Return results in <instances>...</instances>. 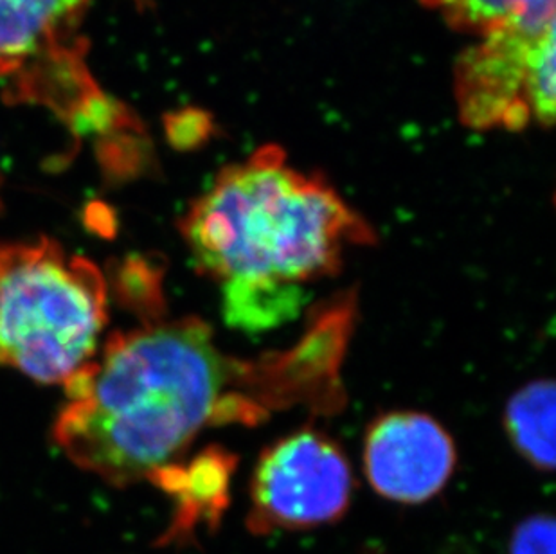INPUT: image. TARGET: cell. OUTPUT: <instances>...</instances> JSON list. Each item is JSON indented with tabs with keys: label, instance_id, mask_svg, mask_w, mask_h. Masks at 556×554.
Returning a JSON list of instances; mask_svg holds the SVG:
<instances>
[{
	"label": "cell",
	"instance_id": "obj_1",
	"mask_svg": "<svg viewBox=\"0 0 556 554\" xmlns=\"http://www.w3.org/2000/svg\"><path fill=\"white\" fill-rule=\"evenodd\" d=\"M262 366L224 355L199 317L114 333L63 386L67 405L54 419V443L111 487L148 481L180 461L207 427H254L270 416L248 388L285 386L287 378L276 367L254 380Z\"/></svg>",
	"mask_w": 556,
	"mask_h": 554
},
{
	"label": "cell",
	"instance_id": "obj_2",
	"mask_svg": "<svg viewBox=\"0 0 556 554\" xmlns=\"http://www.w3.org/2000/svg\"><path fill=\"white\" fill-rule=\"evenodd\" d=\"M202 276L224 285L301 287L341 270L350 247L377 240L371 225L326 182L263 147L216 175L180 221Z\"/></svg>",
	"mask_w": 556,
	"mask_h": 554
},
{
	"label": "cell",
	"instance_id": "obj_3",
	"mask_svg": "<svg viewBox=\"0 0 556 554\" xmlns=\"http://www.w3.org/2000/svg\"><path fill=\"white\" fill-rule=\"evenodd\" d=\"M106 293L94 263L48 236L0 241V366L65 386L94 361Z\"/></svg>",
	"mask_w": 556,
	"mask_h": 554
},
{
	"label": "cell",
	"instance_id": "obj_4",
	"mask_svg": "<svg viewBox=\"0 0 556 554\" xmlns=\"http://www.w3.org/2000/svg\"><path fill=\"white\" fill-rule=\"evenodd\" d=\"M459 119L472 130L549 126L556 105L555 24L503 27L478 38L456 63Z\"/></svg>",
	"mask_w": 556,
	"mask_h": 554
},
{
	"label": "cell",
	"instance_id": "obj_5",
	"mask_svg": "<svg viewBox=\"0 0 556 554\" xmlns=\"http://www.w3.org/2000/svg\"><path fill=\"white\" fill-rule=\"evenodd\" d=\"M355 477L344 450L317 429H301L263 450L249 488L252 534L336 524L352 506Z\"/></svg>",
	"mask_w": 556,
	"mask_h": 554
},
{
	"label": "cell",
	"instance_id": "obj_6",
	"mask_svg": "<svg viewBox=\"0 0 556 554\" xmlns=\"http://www.w3.org/2000/svg\"><path fill=\"white\" fill-rule=\"evenodd\" d=\"M363 465L380 498L415 506L445 490L456 471V443L431 414L391 411L369 425Z\"/></svg>",
	"mask_w": 556,
	"mask_h": 554
},
{
	"label": "cell",
	"instance_id": "obj_7",
	"mask_svg": "<svg viewBox=\"0 0 556 554\" xmlns=\"http://www.w3.org/2000/svg\"><path fill=\"white\" fill-rule=\"evenodd\" d=\"M90 0H0V78L38 89L40 76L73 71Z\"/></svg>",
	"mask_w": 556,
	"mask_h": 554
},
{
	"label": "cell",
	"instance_id": "obj_8",
	"mask_svg": "<svg viewBox=\"0 0 556 554\" xmlns=\"http://www.w3.org/2000/svg\"><path fill=\"white\" fill-rule=\"evenodd\" d=\"M237 457L227 450L205 449L193 459L177 461L155 471L148 481L174 501L168 528L157 539V547L194 544L199 531H215L231 501V477Z\"/></svg>",
	"mask_w": 556,
	"mask_h": 554
},
{
	"label": "cell",
	"instance_id": "obj_9",
	"mask_svg": "<svg viewBox=\"0 0 556 554\" xmlns=\"http://www.w3.org/2000/svg\"><path fill=\"white\" fill-rule=\"evenodd\" d=\"M555 382L539 378L509 396L504 407V430L515 452L539 471L555 468Z\"/></svg>",
	"mask_w": 556,
	"mask_h": 554
},
{
	"label": "cell",
	"instance_id": "obj_10",
	"mask_svg": "<svg viewBox=\"0 0 556 554\" xmlns=\"http://www.w3.org/2000/svg\"><path fill=\"white\" fill-rule=\"evenodd\" d=\"M456 32L484 37L503 27L542 29L556 21V0H420Z\"/></svg>",
	"mask_w": 556,
	"mask_h": 554
},
{
	"label": "cell",
	"instance_id": "obj_11",
	"mask_svg": "<svg viewBox=\"0 0 556 554\" xmlns=\"http://www.w3.org/2000/svg\"><path fill=\"white\" fill-rule=\"evenodd\" d=\"M222 299L227 325L243 331L273 330L290 323L306 301L301 287L262 285H224Z\"/></svg>",
	"mask_w": 556,
	"mask_h": 554
},
{
	"label": "cell",
	"instance_id": "obj_12",
	"mask_svg": "<svg viewBox=\"0 0 556 554\" xmlns=\"http://www.w3.org/2000/svg\"><path fill=\"white\" fill-rule=\"evenodd\" d=\"M116 295L125 309L136 312L144 323H157L164 312L163 270L144 257H128L114 273Z\"/></svg>",
	"mask_w": 556,
	"mask_h": 554
},
{
	"label": "cell",
	"instance_id": "obj_13",
	"mask_svg": "<svg viewBox=\"0 0 556 554\" xmlns=\"http://www.w3.org/2000/svg\"><path fill=\"white\" fill-rule=\"evenodd\" d=\"M556 524L549 513H535L517 524L508 554H556Z\"/></svg>",
	"mask_w": 556,
	"mask_h": 554
}]
</instances>
